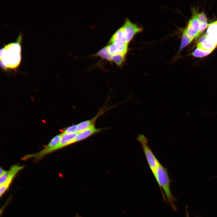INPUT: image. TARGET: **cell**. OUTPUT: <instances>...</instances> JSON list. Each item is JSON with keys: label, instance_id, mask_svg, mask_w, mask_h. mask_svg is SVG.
I'll return each instance as SVG.
<instances>
[{"label": "cell", "instance_id": "1", "mask_svg": "<svg viewBox=\"0 0 217 217\" xmlns=\"http://www.w3.org/2000/svg\"><path fill=\"white\" fill-rule=\"evenodd\" d=\"M153 174L160 189L164 200L173 210L177 211L175 204L177 199L171 192L170 186L172 181L167 168L164 167L160 163Z\"/></svg>", "mask_w": 217, "mask_h": 217}, {"label": "cell", "instance_id": "2", "mask_svg": "<svg viewBox=\"0 0 217 217\" xmlns=\"http://www.w3.org/2000/svg\"><path fill=\"white\" fill-rule=\"evenodd\" d=\"M21 48L19 42H11L0 50V62L3 68L14 69L20 64L21 59Z\"/></svg>", "mask_w": 217, "mask_h": 217}, {"label": "cell", "instance_id": "3", "mask_svg": "<svg viewBox=\"0 0 217 217\" xmlns=\"http://www.w3.org/2000/svg\"><path fill=\"white\" fill-rule=\"evenodd\" d=\"M137 140L142 146L148 164L153 173L160 163L149 146L148 140L144 135L141 134H138Z\"/></svg>", "mask_w": 217, "mask_h": 217}, {"label": "cell", "instance_id": "4", "mask_svg": "<svg viewBox=\"0 0 217 217\" xmlns=\"http://www.w3.org/2000/svg\"><path fill=\"white\" fill-rule=\"evenodd\" d=\"M125 35L127 42L128 43L137 33L142 31V27L132 22L127 18L124 24L121 27Z\"/></svg>", "mask_w": 217, "mask_h": 217}, {"label": "cell", "instance_id": "5", "mask_svg": "<svg viewBox=\"0 0 217 217\" xmlns=\"http://www.w3.org/2000/svg\"><path fill=\"white\" fill-rule=\"evenodd\" d=\"M62 134L59 143L55 147L47 150L46 152V155L75 143V139L77 133H66L62 132Z\"/></svg>", "mask_w": 217, "mask_h": 217}, {"label": "cell", "instance_id": "6", "mask_svg": "<svg viewBox=\"0 0 217 217\" xmlns=\"http://www.w3.org/2000/svg\"><path fill=\"white\" fill-rule=\"evenodd\" d=\"M196 12L189 20L188 25L184 30L188 37L193 40L198 37L200 23Z\"/></svg>", "mask_w": 217, "mask_h": 217}, {"label": "cell", "instance_id": "7", "mask_svg": "<svg viewBox=\"0 0 217 217\" xmlns=\"http://www.w3.org/2000/svg\"><path fill=\"white\" fill-rule=\"evenodd\" d=\"M111 108H106V106L102 108L96 115L93 118L83 121L77 124L76 132L77 133L87 129L90 127L95 126V124L97 119L101 116L105 112Z\"/></svg>", "mask_w": 217, "mask_h": 217}, {"label": "cell", "instance_id": "8", "mask_svg": "<svg viewBox=\"0 0 217 217\" xmlns=\"http://www.w3.org/2000/svg\"><path fill=\"white\" fill-rule=\"evenodd\" d=\"M24 168L23 166L15 165L12 166L10 169L0 176V185L5 183H11L16 175Z\"/></svg>", "mask_w": 217, "mask_h": 217}, {"label": "cell", "instance_id": "9", "mask_svg": "<svg viewBox=\"0 0 217 217\" xmlns=\"http://www.w3.org/2000/svg\"><path fill=\"white\" fill-rule=\"evenodd\" d=\"M109 53L112 56L118 54L126 55L128 50V44L114 43L106 46Z\"/></svg>", "mask_w": 217, "mask_h": 217}, {"label": "cell", "instance_id": "10", "mask_svg": "<svg viewBox=\"0 0 217 217\" xmlns=\"http://www.w3.org/2000/svg\"><path fill=\"white\" fill-rule=\"evenodd\" d=\"M103 129L102 128H96L94 126L78 132L75 139V143L84 140Z\"/></svg>", "mask_w": 217, "mask_h": 217}, {"label": "cell", "instance_id": "11", "mask_svg": "<svg viewBox=\"0 0 217 217\" xmlns=\"http://www.w3.org/2000/svg\"><path fill=\"white\" fill-rule=\"evenodd\" d=\"M217 45V39L212 36H207L202 42L197 44V48L204 50L213 51Z\"/></svg>", "mask_w": 217, "mask_h": 217}, {"label": "cell", "instance_id": "12", "mask_svg": "<svg viewBox=\"0 0 217 217\" xmlns=\"http://www.w3.org/2000/svg\"><path fill=\"white\" fill-rule=\"evenodd\" d=\"M114 43L128 44L125 35L121 27L118 29L113 34L109 41L108 44Z\"/></svg>", "mask_w": 217, "mask_h": 217}, {"label": "cell", "instance_id": "13", "mask_svg": "<svg viewBox=\"0 0 217 217\" xmlns=\"http://www.w3.org/2000/svg\"><path fill=\"white\" fill-rule=\"evenodd\" d=\"M62 134L61 133L55 136L51 140L45 147L38 153H43L57 145L59 143L61 140Z\"/></svg>", "mask_w": 217, "mask_h": 217}, {"label": "cell", "instance_id": "14", "mask_svg": "<svg viewBox=\"0 0 217 217\" xmlns=\"http://www.w3.org/2000/svg\"><path fill=\"white\" fill-rule=\"evenodd\" d=\"M93 56L99 57L102 59L105 60L111 63L112 62V56L109 53L106 46L101 49Z\"/></svg>", "mask_w": 217, "mask_h": 217}, {"label": "cell", "instance_id": "15", "mask_svg": "<svg viewBox=\"0 0 217 217\" xmlns=\"http://www.w3.org/2000/svg\"><path fill=\"white\" fill-rule=\"evenodd\" d=\"M126 55L120 54L112 56V61L118 67H121L125 63Z\"/></svg>", "mask_w": 217, "mask_h": 217}, {"label": "cell", "instance_id": "16", "mask_svg": "<svg viewBox=\"0 0 217 217\" xmlns=\"http://www.w3.org/2000/svg\"><path fill=\"white\" fill-rule=\"evenodd\" d=\"M209 27L206 33L207 36H212L217 39V24L211 23L209 24Z\"/></svg>", "mask_w": 217, "mask_h": 217}, {"label": "cell", "instance_id": "17", "mask_svg": "<svg viewBox=\"0 0 217 217\" xmlns=\"http://www.w3.org/2000/svg\"><path fill=\"white\" fill-rule=\"evenodd\" d=\"M212 50H204L197 48L191 54L193 56L198 58H203L210 54Z\"/></svg>", "mask_w": 217, "mask_h": 217}, {"label": "cell", "instance_id": "18", "mask_svg": "<svg viewBox=\"0 0 217 217\" xmlns=\"http://www.w3.org/2000/svg\"><path fill=\"white\" fill-rule=\"evenodd\" d=\"M192 40L188 37L184 30L182 36L181 45L179 49V51L189 44Z\"/></svg>", "mask_w": 217, "mask_h": 217}, {"label": "cell", "instance_id": "19", "mask_svg": "<svg viewBox=\"0 0 217 217\" xmlns=\"http://www.w3.org/2000/svg\"><path fill=\"white\" fill-rule=\"evenodd\" d=\"M197 16L199 23H207L206 17L203 12L199 14L197 13Z\"/></svg>", "mask_w": 217, "mask_h": 217}, {"label": "cell", "instance_id": "20", "mask_svg": "<svg viewBox=\"0 0 217 217\" xmlns=\"http://www.w3.org/2000/svg\"><path fill=\"white\" fill-rule=\"evenodd\" d=\"M76 128L77 124L72 125L65 128L63 131V133H71L76 132Z\"/></svg>", "mask_w": 217, "mask_h": 217}, {"label": "cell", "instance_id": "21", "mask_svg": "<svg viewBox=\"0 0 217 217\" xmlns=\"http://www.w3.org/2000/svg\"><path fill=\"white\" fill-rule=\"evenodd\" d=\"M10 184L5 183L0 185V196L1 197L8 188Z\"/></svg>", "mask_w": 217, "mask_h": 217}, {"label": "cell", "instance_id": "22", "mask_svg": "<svg viewBox=\"0 0 217 217\" xmlns=\"http://www.w3.org/2000/svg\"><path fill=\"white\" fill-rule=\"evenodd\" d=\"M207 23H200L199 31L198 34V37L201 34L204 30L208 26Z\"/></svg>", "mask_w": 217, "mask_h": 217}, {"label": "cell", "instance_id": "23", "mask_svg": "<svg viewBox=\"0 0 217 217\" xmlns=\"http://www.w3.org/2000/svg\"><path fill=\"white\" fill-rule=\"evenodd\" d=\"M207 36L205 34L202 36L199 39L198 41V44H199L202 42L204 40H205L207 37Z\"/></svg>", "mask_w": 217, "mask_h": 217}, {"label": "cell", "instance_id": "24", "mask_svg": "<svg viewBox=\"0 0 217 217\" xmlns=\"http://www.w3.org/2000/svg\"><path fill=\"white\" fill-rule=\"evenodd\" d=\"M0 176L2 175L6 172V171L5 170L1 167L0 168Z\"/></svg>", "mask_w": 217, "mask_h": 217}, {"label": "cell", "instance_id": "25", "mask_svg": "<svg viewBox=\"0 0 217 217\" xmlns=\"http://www.w3.org/2000/svg\"><path fill=\"white\" fill-rule=\"evenodd\" d=\"M186 217H189L188 213L187 210V209H186Z\"/></svg>", "mask_w": 217, "mask_h": 217}, {"label": "cell", "instance_id": "26", "mask_svg": "<svg viewBox=\"0 0 217 217\" xmlns=\"http://www.w3.org/2000/svg\"><path fill=\"white\" fill-rule=\"evenodd\" d=\"M74 217H81L79 215L77 214Z\"/></svg>", "mask_w": 217, "mask_h": 217}, {"label": "cell", "instance_id": "27", "mask_svg": "<svg viewBox=\"0 0 217 217\" xmlns=\"http://www.w3.org/2000/svg\"><path fill=\"white\" fill-rule=\"evenodd\" d=\"M212 23L214 24H217V20Z\"/></svg>", "mask_w": 217, "mask_h": 217}]
</instances>
